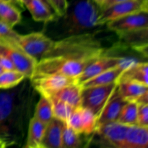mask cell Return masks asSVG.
<instances>
[{
    "mask_svg": "<svg viewBox=\"0 0 148 148\" xmlns=\"http://www.w3.org/2000/svg\"><path fill=\"white\" fill-rule=\"evenodd\" d=\"M2 1H9V2H11V3H15V1H14V0H2Z\"/></svg>",
    "mask_w": 148,
    "mask_h": 148,
    "instance_id": "cell-37",
    "label": "cell"
},
{
    "mask_svg": "<svg viewBox=\"0 0 148 148\" xmlns=\"http://www.w3.org/2000/svg\"><path fill=\"white\" fill-rule=\"evenodd\" d=\"M20 34L14 31L12 27L0 22V42L17 43Z\"/></svg>",
    "mask_w": 148,
    "mask_h": 148,
    "instance_id": "cell-28",
    "label": "cell"
},
{
    "mask_svg": "<svg viewBox=\"0 0 148 148\" xmlns=\"http://www.w3.org/2000/svg\"><path fill=\"white\" fill-rule=\"evenodd\" d=\"M92 1L95 2L99 7V8H101L103 6V3L105 2V0H92Z\"/></svg>",
    "mask_w": 148,
    "mask_h": 148,
    "instance_id": "cell-35",
    "label": "cell"
},
{
    "mask_svg": "<svg viewBox=\"0 0 148 148\" xmlns=\"http://www.w3.org/2000/svg\"><path fill=\"white\" fill-rule=\"evenodd\" d=\"M49 98L52 103L53 117L65 123L67 122L69 116L75 108L54 97H50Z\"/></svg>",
    "mask_w": 148,
    "mask_h": 148,
    "instance_id": "cell-26",
    "label": "cell"
},
{
    "mask_svg": "<svg viewBox=\"0 0 148 148\" xmlns=\"http://www.w3.org/2000/svg\"><path fill=\"white\" fill-rule=\"evenodd\" d=\"M65 122L53 117L46 124L40 148H62V132Z\"/></svg>",
    "mask_w": 148,
    "mask_h": 148,
    "instance_id": "cell-14",
    "label": "cell"
},
{
    "mask_svg": "<svg viewBox=\"0 0 148 148\" xmlns=\"http://www.w3.org/2000/svg\"><path fill=\"white\" fill-rule=\"evenodd\" d=\"M56 15L62 17L67 10L68 4L66 0H49Z\"/></svg>",
    "mask_w": 148,
    "mask_h": 148,
    "instance_id": "cell-30",
    "label": "cell"
},
{
    "mask_svg": "<svg viewBox=\"0 0 148 148\" xmlns=\"http://www.w3.org/2000/svg\"><path fill=\"white\" fill-rule=\"evenodd\" d=\"M100 8L92 0H77L68 6L62 17L61 27L64 36L85 33L98 26Z\"/></svg>",
    "mask_w": 148,
    "mask_h": 148,
    "instance_id": "cell-3",
    "label": "cell"
},
{
    "mask_svg": "<svg viewBox=\"0 0 148 148\" xmlns=\"http://www.w3.org/2000/svg\"><path fill=\"white\" fill-rule=\"evenodd\" d=\"M12 88L0 91V140L6 146L14 145L23 137V125L27 118L29 87Z\"/></svg>",
    "mask_w": 148,
    "mask_h": 148,
    "instance_id": "cell-1",
    "label": "cell"
},
{
    "mask_svg": "<svg viewBox=\"0 0 148 148\" xmlns=\"http://www.w3.org/2000/svg\"><path fill=\"white\" fill-rule=\"evenodd\" d=\"M14 1H15V2H17V3H19V4H22V2H21V0H14Z\"/></svg>",
    "mask_w": 148,
    "mask_h": 148,
    "instance_id": "cell-38",
    "label": "cell"
},
{
    "mask_svg": "<svg viewBox=\"0 0 148 148\" xmlns=\"http://www.w3.org/2000/svg\"><path fill=\"white\" fill-rule=\"evenodd\" d=\"M137 125L141 127H148V104L138 105Z\"/></svg>",
    "mask_w": 148,
    "mask_h": 148,
    "instance_id": "cell-29",
    "label": "cell"
},
{
    "mask_svg": "<svg viewBox=\"0 0 148 148\" xmlns=\"http://www.w3.org/2000/svg\"><path fill=\"white\" fill-rule=\"evenodd\" d=\"M3 71H4V69H2V68H1V66H0V74H1V72H3Z\"/></svg>",
    "mask_w": 148,
    "mask_h": 148,
    "instance_id": "cell-39",
    "label": "cell"
},
{
    "mask_svg": "<svg viewBox=\"0 0 148 148\" xmlns=\"http://www.w3.org/2000/svg\"><path fill=\"white\" fill-rule=\"evenodd\" d=\"M0 54L8 58L17 71L30 79L34 73L37 61L23 50L17 43L0 42Z\"/></svg>",
    "mask_w": 148,
    "mask_h": 148,
    "instance_id": "cell-5",
    "label": "cell"
},
{
    "mask_svg": "<svg viewBox=\"0 0 148 148\" xmlns=\"http://www.w3.org/2000/svg\"><path fill=\"white\" fill-rule=\"evenodd\" d=\"M148 64L147 62H134L127 66L120 75L117 82L132 81L148 85Z\"/></svg>",
    "mask_w": 148,
    "mask_h": 148,
    "instance_id": "cell-15",
    "label": "cell"
},
{
    "mask_svg": "<svg viewBox=\"0 0 148 148\" xmlns=\"http://www.w3.org/2000/svg\"><path fill=\"white\" fill-rule=\"evenodd\" d=\"M127 102L128 101L124 100L120 94L117 84L97 119V127L107 122L117 121L123 107Z\"/></svg>",
    "mask_w": 148,
    "mask_h": 148,
    "instance_id": "cell-12",
    "label": "cell"
},
{
    "mask_svg": "<svg viewBox=\"0 0 148 148\" xmlns=\"http://www.w3.org/2000/svg\"><path fill=\"white\" fill-rule=\"evenodd\" d=\"M46 124L35 117L30 119L27 128V140L25 147L27 148H40Z\"/></svg>",
    "mask_w": 148,
    "mask_h": 148,
    "instance_id": "cell-19",
    "label": "cell"
},
{
    "mask_svg": "<svg viewBox=\"0 0 148 148\" xmlns=\"http://www.w3.org/2000/svg\"><path fill=\"white\" fill-rule=\"evenodd\" d=\"M134 102L137 104V105H140V104H148V91L145 92L143 95H140L137 99L135 100Z\"/></svg>",
    "mask_w": 148,
    "mask_h": 148,
    "instance_id": "cell-32",
    "label": "cell"
},
{
    "mask_svg": "<svg viewBox=\"0 0 148 148\" xmlns=\"http://www.w3.org/2000/svg\"><path fill=\"white\" fill-rule=\"evenodd\" d=\"M36 22L49 23L54 19L56 14L40 0H21Z\"/></svg>",
    "mask_w": 148,
    "mask_h": 148,
    "instance_id": "cell-17",
    "label": "cell"
},
{
    "mask_svg": "<svg viewBox=\"0 0 148 148\" xmlns=\"http://www.w3.org/2000/svg\"><path fill=\"white\" fill-rule=\"evenodd\" d=\"M40 1H42V2H43L44 4H46V5L47 6V7H49V8L50 9V10H51V11L53 12L55 14L54 11H53V8H52V7H51V3H50V1H49V0H40Z\"/></svg>",
    "mask_w": 148,
    "mask_h": 148,
    "instance_id": "cell-34",
    "label": "cell"
},
{
    "mask_svg": "<svg viewBox=\"0 0 148 148\" xmlns=\"http://www.w3.org/2000/svg\"><path fill=\"white\" fill-rule=\"evenodd\" d=\"M33 117L45 124L49 123L53 118L52 103L48 97L40 95L35 107Z\"/></svg>",
    "mask_w": 148,
    "mask_h": 148,
    "instance_id": "cell-22",
    "label": "cell"
},
{
    "mask_svg": "<svg viewBox=\"0 0 148 148\" xmlns=\"http://www.w3.org/2000/svg\"><path fill=\"white\" fill-rule=\"evenodd\" d=\"M138 105L133 101H128L123 107L117 121L128 126L137 125Z\"/></svg>",
    "mask_w": 148,
    "mask_h": 148,
    "instance_id": "cell-25",
    "label": "cell"
},
{
    "mask_svg": "<svg viewBox=\"0 0 148 148\" xmlns=\"http://www.w3.org/2000/svg\"><path fill=\"white\" fill-rule=\"evenodd\" d=\"M118 88L122 98L127 101H133L140 95L148 91V87L143 84L132 81L117 82Z\"/></svg>",
    "mask_w": 148,
    "mask_h": 148,
    "instance_id": "cell-20",
    "label": "cell"
},
{
    "mask_svg": "<svg viewBox=\"0 0 148 148\" xmlns=\"http://www.w3.org/2000/svg\"><path fill=\"white\" fill-rule=\"evenodd\" d=\"M128 129V125L119 121H111L98 126L92 134L98 135L106 146L124 148Z\"/></svg>",
    "mask_w": 148,
    "mask_h": 148,
    "instance_id": "cell-7",
    "label": "cell"
},
{
    "mask_svg": "<svg viewBox=\"0 0 148 148\" xmlns=\"http://www.w3.org/2000/svg\"><path fill=\"white\" fill-rule=\"evenodd\" d=\"M127 1V0H105V2L103 3V4L102 7L100 8V10L106 8V7H108V6H110V5H112V4L121 2V1Z\"/></svg>",
    "mask_w": 148,
    "mask_h": 148,
    "instance_id": "cell-33",
    "label": "cell"
},
{
    "mask_svg": "<svg viewBox=\"0 0 148 148\" xmlns=\"http://www.w3.org/2000/svg\"><path fill=\"white\" fill-rule=\"evenodd\" d=\"M139 1H140L141 2L144 3V4H147V3H148L147 0H139Z\"/></svg>",
    "mask_w": 148,
    "mask_h": 148,
    "instance_id": "cell-36",
    "label": "cell"
},
{
    "mask_svg": "<svg viewBox=\"0 0 148 148\" xmlns=\"http://www.w3.org/2000/svg\"><path fill=\"white\" fill-rule=\"evenodd\" d=\"M82 119V134L92 135L97 127V117L89 109L80 107Z\"/></svg>",
    "mask_w": 148,
    "mask_h": 148,
    "instance_id": "cell-27",
    "label": "cell"
},
{
    "mask_svg": "<svg viewBox=\"0 0 148 148\" xmlns=\"http://www.w3.org/2000/svg\"><path fill=\"white\" fill-rule=\"evenodd\" d=\"M0 66L4 70H16L12 62L7 57L0 54Z\"/></svg>",
    "mask_w": 148,
    "mask_h": 148,
    "instance_id": "cell-31",
    "label": "cell"
},
{
    "mask_svg": "<svg viewBox=\"0 0 148 148\" xmlns=\"http://www.w3.org/2000/svg\"><path fill=\"white\" fill-rule=\"evenodd\" d=\"M81 90L82 88L79 84H70L62 88L51 97H54L60 101L66 103L73 108H77L81 106Z\"/></svg>",
    "mask_w": 148,
    "mask_h": 148,
    "instance_id": "cell-18",
    "label": "cell"
},
{
    "mask_svg": "<svg viewBox=\"0 0 148 148\" xmlns=\"http://www.w3.org/2000/svg\"><path fill=\"white\" fill-rule=\"evenodd\" d=\"M17 43L22 50L38 62L53 46L54 40L40 32L20 35Z\"/></svg>",
    "mask_w": 148,
    "mask_h": 148,
    "instance_id": "cell-6",
    "label": "cell"
},
{
    "mask_svg": "<svg viewBox=\"0 0 148 148\" xmlns=\"http://www.w3.org/2000/svg\"><path fill=\"white\" fill-rule=\"evenodd\" d=\"M148 127L129 126L124 148H147Z\"/></svg>",
    "mask_w": 148,
    "mask_h": 148,
    "instance_id": "cell-16",
    "label": "cell"
},
{
    "mask_svg": "<svg viewBox=\"0 0 148 148\" xmlns=\"http://www.w3.org/2000/svg\"><path fill=\"white\" fill-rule=\"evenodd\" d=\"M135 61L132 59H127L124 63L101 72L99 75L93 77L79 85L81 88H86V87L108 85V84L117 82L123 71Z\"/></svg>",
    "mask_w": 148,
    "mask_h": 148,
    "instance_id": "cell-13",
    "label": "cell"
},
{
    "mask_svg": "<svg viewBox=\"0 0 148 148\" xmlns=\"http://www.w3.org/2000/svg\"><path fill=\"white\" fill-rule=\"evenodd\" d=\"M82 146L80 134L65 123L62 132V148H78Z\"/></svg>",
    "mask_w": 148,
    "mask_h": 148,
    "instance_id": "cell-24",
    "label": "cell"
},
{
    "mask_svg": "<svg viewBox=\"0 0 148 148\" xmlns=\"http://www.w3.org/2000/svg\"><path fill=\"white\" fill-rule=\"evenodd\" d=\"M143 10H147V4L139 0H127L112 4L100 10L98 26L103 25L124 15Z\"/></svg>",
    "mask_w": 148,
    "mask_h": 148,
    "instance_id": "cell-9",
    "label": "cell"
},
{
    "mask_svg": "<svg viewBox=\"0 0 148 148\" xmlns=\"http://www.w3.org/2000/svg\"><path fill=\"white\" fill-rule=\"evenodd\" d=\"M117 84V82H114L108 85L82 88L81 106L92 111L98 119Z\"/></svg>",
    "mask_w": 148,
    "mask_h": 148,
    "instance_id": "cell-4",
    "label": "cell"
},
{
    "mask_svg": "<svg viewBox=\"0 0 148 148\" xmlns=\"http://www.w3.org/2000/svg\"><path fill=\"white\" fill-rule=\"evenodd\" d=\"M107 28L117 34L127 33L132 30L147 28V10L136 12L127 14L106 23Z\"/></svg>",
    "mask_w": 148,
    "mask_h": 148,
    "instance_id": "cell-10",
    "label": "cell"
},
{
    "mask_svg": "<svg viewBox=\"0 0 148 148\" xmlns=\"http://www.w3.org/2000/svg\"><path fill=\"white\" fill-rule=\"evenodd\" d=\"M106 51L95 33H82L54 41L51 50L43 57L49 56L63 64L79 62L92 63L106 55Z\"/></svg>",
    "mask_w": 148,
    "mask_h": 148,
    "instance_id": "cell-2",
    "label": "cell"
},
{
    "mask_svg": "<svg viewBox=\"0 0 148 148\" xmlns=\"http://www.w3.org/2000/svg\"><path fill=\"white\" fill-rule=\"evenodd\" d=\"M35 90L40 95L49 97L64 87L70 84L77 83L76 78L70 77L59 74L42 75L30 79Z\"/></svg>",
    "mask_w": 148,
    "mask_h": 148,
    "instance_id": "cell-8",
    "label": "cell"
},
{
    "mask_svg": "<svg viewBox=\"0 0 148 148\" xmlns=\"http://www.w3.org/2000/svg\"><path fill=\"white\" fill-rule=\"evenodd\" d=\"M27 78L17 70H4L0 74V90H8L20 85Z\"/></svg>",
    "mask_w": 148,
    "mask_h": 148,
    "instance_id": "cell-23",
    "label": "cell"
},
{
    "mask_svg": "<svg viewBox=\"0 0 148 148\" xmlns=\"http://www.w3.org/2000/svg\"><path fill=\"white\" fill-rule=\"evenodd\" d=\"M127 59L128 58L121 56L103 55L87 66L86 69L77 78V83L81 85L101 72L124 63Z\"/></svg>",
    "mask_w": 148,
    "mask_h": 148,
    "instance_id": "cell-11",
    "label": "cell"
},
{
    "mask_svg": "<svg viewBox=\"0 0 148 148\" xmlns=\"http://www.w3.org/2000/svg\"><path fill=\"white\" fill-rule=\"evenodd\" d=\"M21 14L13 3L0 0V22L13 28L21 20Z\"/></svg>",
    "mask_w": 148,
    "mask_h": 148,
    "instance_id": "cell-21",
    "label": "cell"
}]
</instances>
